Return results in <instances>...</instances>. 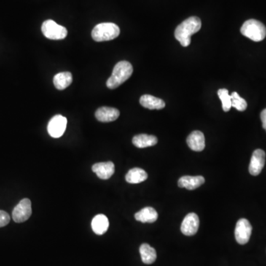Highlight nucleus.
<instances>
[{
	"instance_id": "obj_22",
	"label": "nucleus",
	"mask_w": 266,
	"mask_h": 266,
	"mask_svg": "<svg viewBox=\"0 0 266 266\" xmlns=\"http://www.w3.org/2000/svg\"><path fill=\"white\" fill-rule=\"evenodd\" d=\"M218 95L222 102L223 110L225 112L230 111L232 108V100H231V95H229V90L225 88L220 89L218 91Z\"/></svg>"
},
{
	"instance_id": "obj_11",
	"label": "nucleus",
	"mask_w": 266,
	"mask_h": 266,
	"mask_svg": "<svg viewBox=\"0 0 266 266\" xmlns=\"http://www.w3.org/2000/svg\"><path fill=\"white\" fill-rule=\"evenodd\" d=\"M92 170L100 179L108 180L114 174L115 165L111 162H102L94 164Z\"/></svg>"
},
{
	"instance_id": "obj_14",
	"label": "nucleus",
	"mask_w": 266,
	"mask_h": 266,
	"mask_svg": "<svg viewBox=\"0 0 266 266\" xmlns=\"http://www.w3.org/2000/svg\"><path fill=\"white\" fill-rule=\"evenodd\" d=\"M203 176H183L178 181V186L186 188L188 190H194L204 184Z\"/></svg>"
},
{
	"instance_id": "obj_20",
	"label": "nucleus",
	"mask_w": 266,
	"mask_h": 266,
	"mask_svg": "<svg viewBox=\"0 0 266 266\" xmlns=\"http://www.w3.org/2000/svg\"><path fill=\"white\" fill-rule=\"evenodd\" d=\"M73 76L70 72H62L56 75L54 78V84L57 90H62L71 85Z\"/></svg>"
},
{
	"instance_id": "obj_16",
	"label": "nucleus",
	"mask_w": 266,
	"mask_h": 266,
	"mask_svg": "<svg viewBox=\"0 0 266 266\" xmlns=\"http://www.w3.org/2000/svg\"><path fill=\"white\" fill-rule=\"evenodd\" d=\"M140 103L143 108L149 110H162L165 108V102L153 95H143L140 98Z\"/></svg>"
},
{
	"instance_id": "obj_3",
	"label": "nucleus",
	"mask_w": 266,
	"mask_h": 266,
	"mask_svg": "<svg viewBox=\"0 0 266 266\" xmlns=\"http://www.w3.org/2000/svg\"><path fill=\"white\" fill-rule=\"evenodd\" d=\"M120 34V28L112 22H103L94 27L92 31V38L95 41H111Z\"/></svg>"
},
{
	"instance_id": "obj_21",
	"label": "nucleus",
	"mask_w": 266,
	"mask_h": 266,
	"mask_svg": "<svg viewBox=\"0 0 266 266\" xmlns=\"http://www.w3.org/2000/svg\"><path fill=\"white\" fill-rule=\"evenodd\" d=\"M140 254L143 263L152 264L154 262L157 258V253L154 248L149 246L147 243H143L140 246Z\"/></svg>"
},
{
	"instance_id": "obj_17",
	"label": "nucleus",
	"mask_w": 266,
	"mask_h": 266,
	"mask_svg": "<svg viewBox=\"0 0 266 266\" xmlns=\"http://www.w3.org/2000/svg\"><path fill=\"white\" fill-rule=\"evenodd\" d=\"M109 228V221L104 215H98L92 221V231L96 235H102L106 233Z\"/></svg>"
},
{
	"instance_id": "obj_9",
	"label": "nucleus",
	"mask_w": 266,
	"mask_h": 266,
	"mask_svg": "<svg viewBox=\"0 0 266 266\" xmlns=\"http://www.w3.org/2000/svg\"><path fill=\"white\" fill-rule=\"evenodd\" d=\"M200 220L195 213H189L185 217L181 226V232L186 236H193L198 231Z\"/></svg>"
},
{
	"instance_id": "obj_2",
	"label": "nucleus",
	"mask_w": 266,
	"mask_h": 266,
	"mask_svg": "<svg viewBox=\"0 0 266 266\" xmlns=\"http://www.w3.org/2000/svg\"><path fill=\"white\" fill-rule=\"evenodd\" d=\"M133 73V68L130 62H119L114 67L112 75L107 82V87L111 90L117 88L126 81L131 77Z\"/></svg>"
},
{
	"instance_id": "obj_25",
	"label": "nucleus",
	"mask_w": 266,
	"mask_h": 266,
	"mask_svg": "<svg viewBox=\"0 0 266 266\" xmlns=\"http://www.w3.org/2000/svg\"><path fill=\"white\" fill-rule=\"evenodd\" d=\"M261 121H262V127L266 131V109L263 110L260 114Z\"/></svg>"
},
{
	"instance_id": "obj_4",
	"label": "nucleus",
	"mask_w": 266,
	"mask_h": 266,
	"mask_svg": "<svg viewBox=\"0 0 266 266\" xmlns=\"http://www.w3.org/2000/svg\"><path fill=\"white\" fill-rule=\"evenodd\" d=\"M242 34L254 41L263 40L266 36L265 25L256 20H247L240 29Z\"/></svg>"
},
{
	"instance_id": "obj_1",
	"label": "nucleus",
	"mask_w": 266,
	"mask_h": 266,
	"mask_svg": "<svg viewBox=\"0 0 266 266\" xmlns=\"http://www.w3.org/2000/svg\"><path fill=\"white\" fill-rule=\"evenodd\" d=\"M201 26V20L199 17H189L177 27L175 31V39L183 47H188L191 44V36L200 31Z\"/></svg>"
},
{
	"instance_id": "obj_13",
	"label": "nucleus",
	"mask_w": 266,
	"mask_h": 266,
	"mask_svg": "<svg viewBox=\"0 0 266 266\" xmlns=\"http://www.w3.org/2000/svg\"><path fill=\"white\" fill-rule=\"evenodd\" d=\"M186 142L192 150L201 152L205 148L204 135L202 132L195 130L188 136Z\"/></svg>"
},
{
	"instance_id": "obj_15",
	"label": "nucleus",
	"mask_w": 266,
	"mask_h": 266,
	"mask_svg": "<svg viewBox=\"0 0 266 266\" xmlns=\"http://www.w3.org/2000/svg\"><path fill=\"white\" fill-rule=\"evenodd\" d=\"M157 218L158 214L152 207H145L135 215V220L143 224H152L157 221Z\"/></svg>"
},
{
	"instance_id": "obj_24",
	"label": "nucleus",
	"mask_w": 266,
	"mask_h": 266,
	"mask_svg": "<svg viewBox=\"0 0 266 266\" xmlns=\"http://www.w3.org/2000/svg\"><path fill=\"white\" fill-rule=\"evenodd\" d=\"M10 221V215L6 211L0 210V227H4V226H7Z\"/></svg>"
},
{
	"instance_id": "obj_6",
	"label": "nucleus",
	"mask_w": 266,
	"mask_h": 266,
	"mask_svg": "<svg viewBox=\"0 0 266 266\" xmlns=\"http://www.w3.org/2000/svg\"><path fill=\"white\" fill-rule=\"evenodd\" d=\"M252 232V226L248 220L245 218L239 220L236 224L235 239L240 245H245L249 241Z\"/></svg>"
},
{
	"instance_id": "obj_7",
	"label": "nucleus",
	"mask_w": 266,
	"mask_h": 266,
	"mask_svg": "<svg viewBox=\"0 0 266 266\" xmlns=\"http://www.w3.org/2000/svg\"><path fill=\"white\" fill-rule=\"evenodd\" d=\"M32 214L31 202L29 199L25 198L16 205L12 213L14 222L23 223L29 219Z\"/></svg>"
},
{
	"instance_id": "obj_19",
	"label": "nucleus",
	"mask_w": 266,
	"mask_h": 266,
	"mask_svg": "<svg viewBox=\"0 0 266 266\" xmlns=\"http://www.w3.org/2000/svg\"><path fill=\"white\" fill-rule=\"evenodd\" d=\"M148 175L141 168H133L126 175V181L129 184H140L147 179Z\"/></svg>"
},
{
	"instance_id": "obj_8",
	"label": "nucleus",
	"mask_w": 266,
	"mask_h": 266,
	"mask_svg": "<svg viewBox=\"0 0 266 266\" xmlns=\"http://www.w3.org/2000/svg\"><path fill=\"white\" fill-rule=\"evenodd\" d=\"M68 120L66 118L57 115L51 119L47 125V132L49 135L54 138H58L62 137L66 130Z\"/></svg>"
},
{
	"instance_id": "obj_10",
	"label": "nucleus",
	"mask_w": 266,
	"mask_h": 266,
	"mask_svg": "<svg viewBox=\"0 0 266 266\" xmlns=\"http://www.w3.org/2000/svg\"><path fill=\"white\" fill-rule=\"evenodd\" d=\"M265 163V153L262 149H256L251 156L249 165L250 174L256 176L260 174Z\"/></svg>"
},
{
	"instance_id": "obj_18",
	"label": "nucleus",
	"mask_w": 266,
	"mask_h": 266,
	"mask_svg": "<svg viewBox=\"0 0 266 266\" xmlns=\"http://www.w3.org/2000/svg\"><path fill=\"white\" fill-rule=\"evenodd\" d=\"M157 143V138L154 135L140 134L133 138V143L138 148H146L154 146Z\"/></svg>"
},
{
	"instance_id": "obj_5",
	"label": "nucleus",
	"mask_w": 266,
	"mask_h": 266,
	"mask_svg": "<svg viewBox=\"0 0 266 266\" xmlns=\"http://www.w3.org/2000/svg\"><path fill=\"white\" fill-rule=\"evenodd\" d=\"M41 31L46 38L52 40H61L66 38L68 31L65 27L58 25L54 20L44 21L41 25Z\"/></svg>"
},
{
	"instance_id": "obj_12",
	"label": "nucleus",
	"mask_w": 266,
	"mask_h": 266,
	"mask_svg": "<svg viewBox=\"0 0 266 266\" xmlns=\"http://www.w3.org/2000/svg\"><path fill=\"white\" fill-rule=\"evenodd\" d=\"M95 118L101 122H111L116 121L120 116L119 110L109 107L98 108L95 112Z\"/></svg>"
},
{
	"instance_id": "obj_23",
	"label": "nucleus",
	"mask_w": 266,
	"mask_h": 266,
	"mask_svg": "<svg viewBox=\"0 0 266 266\" xmlns=\"http://www.w3.org/2000/svg\"><path fill=\"white\" fill-rule=\"evenodd\" d=\"M232 100V107L235 108L237 111L243 112L247 108V102L244 98H241L237 92H233L231 95Z\"/></svg>"
}]
</instances>
